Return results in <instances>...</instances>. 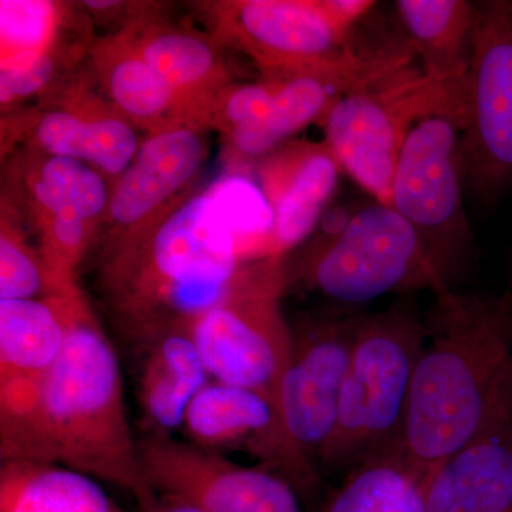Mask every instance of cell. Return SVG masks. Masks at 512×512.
I'll return each mask as SVG.
<instances>
[{
  "instance_id": "obj_2",
  "label": "cell",
  "mask_w": 512,
  "mask_h": 512,
  "mask_svg": "<svg viewBox=\"0 0 512 512\" xmlns=\"http://www.w3.org/2000/svg\"><path fill=\"white\" fill-rule=\"evenodd\" d=\"M0 457L72 468L123 488L140 508L156 498L128 423L119 360L87 302L33 396L0 412Z\"/></svg>"
},
{
  "instance_id": "obj_30",
  "label": "cell",
  "mask_w": 512,
  "mask_h": 512,
  "mask_svg": "<svg viewBox=\"0 0 512 512\" xmlns=\"http://www.w3.org/2000/svg\"><path fill=\"white\" fill-rule=\"evenodd\" d=\"M275 87L276 80L272 77L264 83L229 84L215 100L208 126L228 136L235 128L261 121L271 107Z\"/></svg>"
},
{
  "instance_id": "obj_32",
  "label": "cell",
  "mask_w": 512,
  "mask_h": 512,
  "mask_svg": "<svg viewBox=\"0 0 512 512\" xmlns=\"http://www.w3.org/2000/svg\"><path fill=\"white\" fill-rule=\"evenodd\" d=\"M141 512H204L194 505L184 503V501L175 500V498L163 497L157 495L150 504L140 508Z\"/></svg>"
},
{
  "instance_id": "obj_15",
  "label": "cell",
  "mask_w": 512,
  "mask_h": 512,
  "mask_svg": "<svg viewBox=\"0 0 512 512\" xmlns=\"http://www.w3.org/2000/svg\"><path fill=\"white\" fill-rule=\"evenodd\" d=\"M200 131L192 126L167 128L140 144L133 163L114 183L107 211L124 237L160 218L157 214L163 215L168 201L200 171L207 153Z\"/></svg>"
},
{
  "instance_id": "obj_29",
  "label": "cell",
  "mask_w": 512,
  "mask_h": 512,
  "mask_svg": "<svg viewBox=\"0 0 512 512\" xmlns=\"http://www.w3.org/2000/svg\"><path fill=\"white\" fill-rule=\"evenodd\" d=\"M50 274L45 259L26 244L15 228L3 221L0 235V301L37 299L70 291Z\"/></svg>"
},
{
  "instance_id": "obj_13",
  "label": "cell",
  "mask_w": 512,
  "mask_h": 512,
  "mask_svg": "<svg viewBox=\"0 0 512 512\" xmlns=\"http://www.w3.org/2000/svg\"><path fill=\"white\" fill-rule=\"evenodd\" d=\"M181 429L192 446L220 454L245 451L282 476H311V466L292 447L274 404L244 387L210 380L188 406Z\"/></svg>"
},
{
  "instance_id": "obj_24",
  "label": "cell",
  "mask_w": 512,
  "mask_h": 512,
  "mask_svg": "<svg viewBox=\"0 0 512 512\" xmlns=\"http://www.w3.org/2000/svg\"><path fill=\"white\" fill-rule=\"evenodd\" d=\"M0 512H126L97 480L37 461H2Z\"/></svg>"
},
{
  "instance_id": "obj_21",
  "label": "cell",
  "mask_w": 512,
  "mask_h": 512,
  "mask_svg": "<svg viewBox=\"0 0 512 512\" xmlns=\"http://www.w3.org/2000/svg\"><path fill=\"white\" fill-rule=\"evenodd\" d=\"M93 56L104 93L128 123L151 133L180 126L198 127L183 97L120 36L97 43Z\"/></svg>"
},
{
  "instance_id": "obj_1",
  "label": "cell",
  "mask_w": 512,
  "mask_h": 512,
  "mask_svg": "<svg viewBox=\"0 0 512 512\" xmlns=\"http://www.w3.org/2000/svg\"><path fill=\"white\" fill-rule=\"evenodd\" d=\"M394 451L421 478L448 457L512 424V293L436 295Z\"/></svg>"
},
{
  "instance_id": "obj_26",
  "label": "cell",
  "mask_w": 512,
  "mask_h": 512,
  "mask_svg": "<svg viewBox=\"0 0 512 512\" xmlns=\"http://www.w3.org/2000/svg\"><path fill=\"white\" fill-rule=\"evenodd\" d=\"M39 215L74 212L90 224L109 211L111 191L92 165L69 157L47 156L29 180Z\"/></svg>"
},
{
  "instance_id": "obj_9",
  "label": "cell",
  "mask_w": 512,
  "mask_h": 512,
  "mask_svg": "<svg viewBox=\"0 0 512 512\" xmlns=\"http://www.w3.org/2000/svg\"><path fill=\"white\" fill-rule=\"evenodd\" d=\"M461 124L433 116L404 143L392 187V207L412 225L448 289L463 279L474 256V234L463 204Z\"/></svg>"
},
{
  "instance_id": "obj_23",
  "label": "cell",
  "mask_w": 512,
  "mask_h": 512,
  "mask_svg": "<svg viewBox=\"0 0 512 512\" xmlns=\"http://www.w3.org/2000/svg\"><path fill=\"white\" fill-rule=\"evenodd\" d=\"M35 140L49 156L83 161L116 180L140 148L131 123L116 111L92 107L49 111L37 123Z\"/></svg>"
},
{
  "instance_id": "obj_5",
  "label": "cell",
  "mask_w": 512,
  "mask_h": 512,
  "mask_svg": "<svg viewBox=\"0 0 512 512\" xmlns=\"http://www.w3.org/2000/svg\"><path fill=\"white\" fill-rule=\"evenodd\" d=\"M426 333V318L407 302L363 313L338 421L320 463L362 466L397 450Z\"/></svg>"
},
{
  "instance_id": "obj_33",
  "label": "cell",
  "mask_w": 512,
  "mask_h": 512,
  "mask_svg": "<svg viewBox=\"0 0 512 512\" xmlns=\"http://www.w3.org/2000/svg\"><path fill=\"white\" fill-rule=\"evenodd\" d=\"M508 291H510L512 293V279H511V284H510V288H508Z\"/></svg>"
},
{
  "instance_id": "obj_27",
  "label": "cell",
  "mask_w": 512,
  "mask_h": 512,
  "mask_svg": "<svg viewBox=\"0 0 512 512\" xmlns=\"http://www.w3.org/2000/svg\"><path fill=\"white\" fill-rule=\"evenodd\" d=\"M244 264L274 255V211L262 187L247 175H222L207 188Z\"/></svg>"
},
{
  "instance_id": "obj_14",
  "label": "cell",
  "mask_w": 512,
  "mask_h": 512,
  "mask_svg": "<svg viewBox=\"0 0 512 512\" xmlns=\"http://www.w3.org/2000/svg\"><path fill=\"white\" fill-rule=\"evenodd\" d=\"M84 302L77 286L45 298L0 301V412L33 396L62 355Z\"/></svg>"
},
{
  "instance_id": "obj_6",
  "label": "cell",
  "mask_w": 512,
  "mask_h": 512,
  "mask_svg": "<svg viewBox=\"0 0 512 512\" xmlns=\"http://www.w3.org/2000/svg\"><path fill=\"white\" fill-rule=\"evenodd\" d=\"M464 84L431 79L410 64L345 94L322 123L325 144L375 201L392 205L394 174L410 131L433 116H451L463 126Z\"/></svg>"
},
{
  "instance_id": "obj_31",
  "label": "cell",
  "mask_w": 512,
  "mask_h": 512,
  "mask_svg": "<svg viewBox=\"0 0 512 512\" xmlns=\"http://www.w3.org/2000/svg\"><path fill=\"white\" fill-rule=\"evenodd\" d=\"M52 52L49 50L45 55L19 66L0 69V100L3 107L39 93L52 82L56 73V59Z\"/></svg>"
},
{
  "instance_id": "obj_25",
  "label": "cell",
  "mask_w": 512,
  "mask_h": 512,
  "mask_svg": "<svg viewBox=\"0 0 512 512\" xmlns=\"http://www.w3.org/2000/svg\"><path fill=\"white\" fill-rule=\"evenodd\" d=\"M423 478L396 454L357 468L322 512H426Z\"/></svg>"
},
{
  "instance_id": "obj_7",
  "label": "cell",
  "mask_w": 512,
  "mask_h": 512,
  "mask_svg": "<svg viewBox=\"0 0 512 512\" xmlns=\"http://www.w3.org/2000/svg\"><path fill=\"white\" fill-rule=\"evenodd\" d=\"M323 229L328 238L313 249L301 275L338 308L357 309L389 293L450 291L419 235L392 205L373 201Z\"/></svg>"
},
{
  "instance_id": "obj_8",
  "label": "cell",
  "mask_w": 512,
  "mask_h": 512,
  "mask_svg": "<svg viewBox=\"0 0 512 512\" xmlns=\"http://www.w3.org/2000/svg\"><path fill=\"white\" fill-rule=\"evenodd\" d=\"M285 288L282 258L247 262L227 295L190 325L212 380L261 394L278 412L291 350V326L281 308Z\"/></svg>"
},
{
  "instance_id": "obj_20",
  "label": "cell",
  "mask_w": 512,
  "mask_h": 512,
  "mask_svg": "<svg viewBox=\"0 0 512 512\" xmlns=\"http://www.w3.org/2000/svg\"><path fill=\"white\" fill-rule=\"evenodd\" d=\"M394 72H309L272 77L276 87L268 114L261 121L244 124L228 134L232 153L242 158L272 153L302 128L316 121L323 123L345 94Z\"/></svg>"
},
{
  "instance_id": "obj_18",
  "label": "cell",
  "mask_w": 512,
  "mask_h": 512,
  "mask_svg": "<svg viewBox=\"0 0 512 512\" xmlns=\"http://www.w3.org/2000/svg\"><path fill=\"white\" fill-rule=\"evenodd\" d=\"M137 402L148 436L171 437L185 413L210 382L190 326H175L134 346Z\"/></svg>"
},
{
  "instance_id": "obj_3",
  "label": "cell",
  "mask_w": 512,
  "mask_h": 512,
  "mask_svg": "<svg viewBox=\"0 0 512 512\" xmlns=\"http://www.w3.org/2000/svg\"><path fill=\"white\" fill-rule=\"evenodd\" d=\"M237 245L208 191L136 234L117 239L103 284L133 345L190 326L227 295L241 271Z\"/></svg>"
},
{
  "instance_id": "obj_17",
  "label": "cell",
  "mask_w": 512,
  "mask_h": 512,
  "mask_svg": "<svg viewBox=\"0 0 512 512\" xmlns=\"http://www.w3.org/2000/svg\"><path fill=\"white\" fill-rule=\"evenodd\" d=\"M191 107L198 127L208 124L212 106L229 86L227 64L214 40L141 16L119 35Z\"/></svg>"
},
{
  "instance_id": "obj_4",
  "label": "cell",
  "mask_w": 512,
  "mask_h": 512,
  "mask_svg": "<svg viewBox=\"0 0 512 512\" xmlns=\"http://www.w3.org/2000/svg\"><path fill=\"white\" fill-rule=\"evenodd\" d=\"M370 0H241L212 8L225 45L255 60L269 77L309 72L379 73L412 64L407 45L360 49L357 25Z\"/></svg>"
},
{
  "instance_id": "obj_22",
  "label": "cell",
  "mask_w": 512,
  "mask_h": 512,
  "mask_svg": "<svg viewBox=\"0 0 512 512\" xmlns=\"http://www.w3.org/2000/svg\"><path fill=\"white\" fill-rule=\"evenodd\" d=\"M404 39L431 79L464 83L473 53L476 8L467 0H397Z\"/></svg>"
},
{
  "instance_id": "obj_28",
  "label": "cell",
  "mask_w": 512,
  "mask_h": 512,
  "mask_svg": "<svg viewBox=\"0 0 512 512\" xmlns=\"http://www.w3.org/2000/svg\"><path fill=\"white\" fill-rule=\"evenodd\" d=\"M59 18V8L52 2L2 0L0 69L28 63L52 50Z\"/></svg>"
},
{
  "instance_id": "obj_11",
  "label": "cell",
  "mask_w": 512,
  "mask_h": 512,
  "mask_svg": "<svg viewBox=\"0 0 512 512\" xmlns=\"http://www.w3.org/2000/svg\"><path fill=\"white\" fill-rule=\"evenodd\" d=\"M362 316L359 309L335 308L291 326L279 413L292 447L309 466L322 456L335 431Z\"/></svg>"
},
{
  "instance_id": "obj_12",
  "label": "cell",
  "mask_w": 512,
  "mask_h": 512,
  "mask_svg": "<svg viewBox=\"0 0 512 512\" xmlns=\"http://www.w3.org/2000/svg\"><path fill=\"white\" fill-rule=\"evenodd\" d=\"M138 451L154 494L204 512H302L291 481L272 468L241 466L171 437H144Z\"/></svg>"
},
{
  "instance_id": "obj_19",
  "label": "cell",
  "mask_w": 512,
  "mask_h": 512,
  "mask_svg": "<svg viewBox=\"0 0 512 512\" xmlns=\"http://www.w3.org/2000/svg\"><path fill=\"white\" fill-rule=\"evenodd\" d=\"M421 488L426 512H512V424L448 457Z\"/></svg>"
},
{
  "instance_id": "obj_10",
  "label": "cell",
  "mask_w": 512,
  "mask_h": 512,
  "mask_svg": "<svg viewBox=\"0 0 512 512\" xmlns=\"http://www.w3.org/2000/svg\"><path fill=\"white\" fill-rule=\"evenodd\" d=\"M474 8L461 171L468 192L493 204L512 188V0L478 2Z\"/></svg>"
},
{
  "instance_id": "obj_16",
  "label": "cell",
  "mask_w": 512,
  "mask_h": 512,
  "mask_svg": "<svg viewBox=\"0 0 512 512\" xmlns=\"http://www.w3.org/2000/svg\"><path fill=\"white\" fill-rule=\"evenodd\" d=\"M342 167L325 143L275 151L262 168V190L274 211V255L284 258L316 228L335 195Z\"/></svg>"
}]
</instances>
